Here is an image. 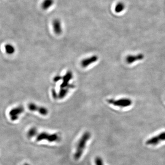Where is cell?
I'll use <instances>...</instances> for the list:
<instances>
[{"instance_id":"cell-1","label":"cell","mask_w":165,"mask_h":165,"mask_svg":"<svg viewBox=\"0 0 165 165\" xmlns=\"http://www.w3.org/2000/svg\"><path fill=\"white\" fill-rule=\"evenodd\" d=\"M91 137V133L87 131L82 134L80 137L77 143L74 153V159L76 161L79 160L82 157Z\"/></svg>"},{"instance_id":"cell-2","label":"cell","mask_w":165,"mask_h":165,"mask_svg":"<svg viewBox=\"0 0 165 165\" xmlns=\"http://www.w3.org/2000/svg\"><path fill=\"white\" fill-rule=\"evenodd\" d=\"M60 139V136L57 133L50 134L46 132H42L36 136V141L37 142L46 140L49 143H55L59 141Z\"/></svg>"},{"instance_id":"cell-3","label":"cell","mask_w":165,"mask_h":165,"mask_svg":"<svg viewBox=\"0 0 165 165\" xmlns=\"http://www.w3.org/2000/svg\"><path fill=\"white\" fill-rule=\"evenodd\" d=\"M108 102L110 104L121 108H126L131 106L132 101L130 99L121 98L118 100H109Z\"/></svg>"},{"instance_id":"cell-4","label":"cell","mask_w":165,"mask_h":165,"mask_svg":"<svg viewBox=\"0 0 165 165\" xmlns=\"http://www.w3.org/2000/svg\"><path fill=\"white\" fill-rule=\"evenodd\" d=\"M24 108L22 106H19L13 108L9 112V115L10 119L12 121L17 120L19 116L24 112Z\"/></svg>"},{"instance_id":"cell-5","label":"cell","mask_w":165,"mask_h":165,"mask_svg":"<svg viewBox=\"0 0 165 165\" xmlns=\"http://www.w3.org/2000/svg\"><path fill=\"white\" fill-rule=\"evenodd\" d=\"M144 58V55L139 54L137 55H130L126 58V61L129 64H134V62L141 61Z\"/></svg>"},{"instance_id":"cell-6","label":"cell","mask_w":165,"mask_h":165,"mask_svg":"<svg viewBox=\"0 0 165 165\" xmlns=\"http://www.w3.org/2000/svg\"><path fill=\"white\" fill-rule=\"evenodd\" d=\"M97 60V56L93 55V56H91L90 58H87L82 60V61L81 64L83 68H86L91 64L96 62Z\"/></svg>"},{"instance_id":"cell-7","label":"cell","mask_w":165,"mask_h":165,"mask_svg":"<svg viewBox=\"0 0 165 165\" xmlns=\"http://www.w3.org/2000/svg\"><path fill=\"white\" fill-rule=\"evenodd\" d=\"M73 78V74L71 72H68V73L66 74L65 75L63 78L64 82L61 85V88H70L71 86L69 87V81Z\"/></svg>"},{"instance_id":"cell-8","label":"cell","mask_w":165,"mask_h":165,"mask_svg":"<svg viewBox=\"0 0 165 165\" xmlns=\"http://www.w3.org/2000/svg\"><path fill=\"white\" fill-rule=\"evenodd\" d=\"M53 28L55 34H60L62 32V27L60 20L58 19H54L53 23Z\"/></svg>"},{"instance_id":"cell-9","label":"cell","mask_w":165,"mask_h":165,"mask_svg":"<svg viewBox=\"0 0 165 165\" xmlns=\"http://www.w3.org/2000/svg\"><path fill=\"white\" fill-rule=\"evenodd\" d=\"M161 142L158 135L153 136L148 139L146 141V144L149 145H156Z\"/></svg>"},{"instance_id":"cell-10","label":"cell","mask_w":165,"mask_h":165,"mask_svg":"<svg viewBox=\"0 0 165 165\" xmlns=\"http://www.w3.org/2000/svg\"><path fill=\"white\" fill-rule=\"evenodd\" d=\"M53 4L54 0H44L41 4V7L43 10H48L53 6Z\"/></svg>"},{"instance_id":"cell-11","label":"cell","mask_w":165,"mask_h":165,"mask_svg":"<svg viewBox=\"0 0 165 165\" xmlns=\"http://www.w3.org/2000/svg\"><path fill=\"white\" fill-rule=\"evenodd\" d=\"M5 49L6 53L9 55H12L15 53V49L12 45L7 44L5 46Z\"/></svg>"},{"instance_id":"cell-12","label":"cell","mask_w":165,"mask_h":165,"mask_svg":"<svg viewBox=\"0 0 165 165\" xmlns=\"http://www.w3.org/2000/svg\"><path fill=\"white\" fill-rule=\"evenodd\" d=\"M37 128L33 127L30 128L29 130L28 131L27 136L29 138H32L33 137L37 136Z\"/></svg>"},{"instance_id":"cell-13","label":"cell","mask_w":165,"mask_h":165,"mask_svg":"<svg viewBox=\"0 0 165 165\" xmlns=\"http://www.w3.org/2000/svg\"><path fill=\"white\" fill-rule=\"evenodd\" d=\"M125 8V5L123 2H119L115 6V11L117 13L122 12Z\"/></svg>"},{"instance_id":"cell-14","label":"cell","mask_w":165,"mask_h":165,"mask_svg":"<svg viewBox=\"0 0 165 165\" xmlns=\"http://www.w3.org/2000/svg\"><path fill=\"white\" fill-rule=\"evenodd\" d=\"M69 88H61V90L60 91L59 93L58 96L59 98L61 99L64 97L66 94H68V91Z\"/></svg>"},{"instance_id":"cell-15","label":"cell","mask_w":165,"mask_h":165,"mask_svg":"<svg viewBox=\"0 0 165 165\" xmlns=\"http://www.w3.org/2000/svg\"><path fill=\"white\" fill-rule=\"evenodd\" d=\"M95 165H105L104 161L100 156H96L94 160Z\"/></svg>"},{"instance_id":"cell-16","label":"cell","mask_w":165,"mask_h":165,"mask_svg":"<svg viewBox=\"0 0 165 165\" xmlns=\"http://www.w3.org/2000/svg\"><path fill=\"white\" fill-rule=\"evenodd\" d=\"M28 108L30 111H33V112H37V111L38 112L39 107L35 105L34 103H30L28 104Z\"/></svg>"},{"instance_id":"cell-17","label":"cell","mask_w":165,"mask_h":165,"mask_svg":"<svg viewBox=\"0 0 165 165\" xmlns=\"http://www.w3.org/2000/svg\"><path fill=\"white\" fill-rule=\"evenodd\" d=\"M38 112H39V114H41V115H43V116H46L48 113V111L47 109H46V108L43 107H39Z\"/></svg>"},{"instance_id":"cell-18","label":"cell","mask_w":165,"mask_h":165,"mask_svg":"<svg viewBox=\"0 0 165 165\" xmlns=\"http://www.w3.org/2000/svg\"><path fill=\"white\" fill-rule=\"evenodd\" d=\"M157 135H158L159 139H160L161 141H165V131L160 133V134Z\"/></svg>"},{"instance_id":"cell-19","label":"cell","mask_w":165,"mask_h":165,"mask_svg":"<svg viewBox=\"0 0 165 165\" xmlns=\"http://www.w3.org/2000/svg\"><path fill=\"white\" fill-rule=\"evenodd\" d=\"M61 79V77L60 76H58V77H55V78H54V82H57L58 81V80H60Z\"/></svg>"},{"instance_id":"cell-20","label":"cell","mask_w":165,"mask_h":165,"mask_svg":"<svg viewBox=\"0 0 165 165\" xmlns=\"http://www.w3.org/2000/svg\"><path fill=\"white\" fill-rule=\"evenodd\" d=\"M23 165H30V164H28V163H24Z\"/></svg>"}]
</instances>
